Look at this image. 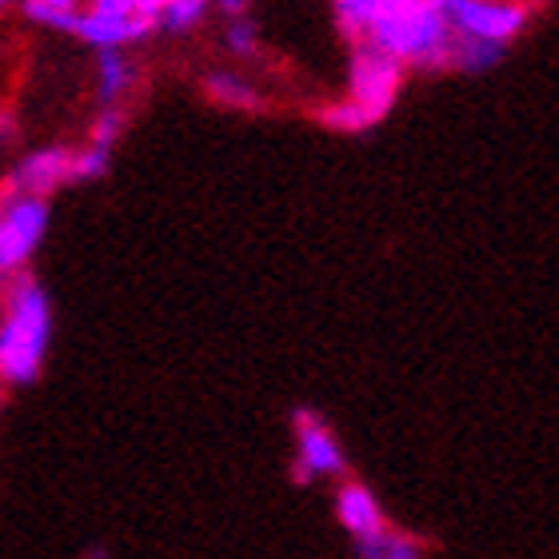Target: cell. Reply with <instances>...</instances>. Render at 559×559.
Listing matches in <instances>:
<instances>
[{
  "mask_svg": "<svg viewBox=\"0 0 559 559\" xmlns=\"http://www.w3.org/2000/svg\"><path fill=\"white\" fill-rule=\"evenodd\" d=\"M224 12H228V24H224V48L233 52V57H257L260 52V24L248 16V4H240V0H228L224 4Z\"/></svg>",
  "mask_w": 559,
  "mask_h": 559,
  "instance_id": "cell-13",
  "label": "cell"
},
{
  "mask_svg": "<svg viewBox=\"0 0 559 559\" xmlns=\"http://www.w3.org/2000/svg\"><path fill=\"white\" fill-rule=\"evenodd\" d=\"M356 559H424V548H419L408 532L380 527L376 536L356 539Z\"/></svg>",
  "mask_w": 559,
  "mask_h": 559,
  "instance_id": "cell-12",
  "label": "cell"
},
{
  "mask_svg": "<svg viewBox=\"0 0 559 559\" xmlns=\"http://www.w3.org/2000/svg\"><path fill=\"white\" fill-rule=\"evenodd\" d=\"M0 9H4V0H0Z\"/></svg>",
  "mask_w": 559,
  "mask_h": 559,
  "instance_id": "cell-23",
  "label": "cell"
},
{
  "mask_svg": "<svg viewBox=\"0 0 559 559\" xmlns=\"http://www.w3.org/2000/svg\"><path fill=\"white\" fill-rule=\"evenodd\" d=\"M204 16H209V4H204V0H160L156 28H168V33H192Z\"/></svg>",
  "mask_w": 559,
  "mask_h": 559,
  "instance_id": "cell-16",
  "label": "cell"
},
{
  "mask_svg": "<svg viewBox=\"0 0 559 559\" xmlns=\"http://www.w3.org/2000/svg\"><path fill=\"white\" fill-rule=\"evenodd\" d=\"M360 45L384 52L404 69H455V33L440 0H376L372 24Z\"/></svg>",
  "mask_w": 559,
  "mask_h": 559,
  "instance_id": "cell-1",
  "label": "cell"
},
{
  "mask_svg": "<svg viewBox=\"0 0 559 559\" xmlns=\"http://www.w3.org/2000/svg\"><path fill=\"white\" fill-rule=\"evenodd\" d=\"M156 16H160V0H96L76 12L69 33L96 52H112V48L124 52L129 45H140L156 33Z\"/></svg>",
  "mask_w": 559,
  "mask_h": 559,
  "instance_id": "cell-3",
  "label": "cell"
},
{
  "mask_svg": "<svg viewBox=\"0 0 559 559\" xmlns=\"http://www.w3.org/2000/svg\"><path fill=\"white\" fill-rule=\"evenodd\" d=\"M129 129V120L120 108H100L93 120V129H88V148H100V152H112L117 148V140L124 136Z\"/></svg>",
  "mask_w": 559,
  "mask_h": 559,
  "instance_id": "cell-19",
  "label": "cell"
},
{
  "mask_svg": "<svg viewBox=\"0 0 559 559\" xmlns=\"http://www.w3.org/2000/svg\"><path fill=\"white\" fill-rule=\"evenodd\" d=\"M64 185H72V148L69 144H45V148H33L9 176L12 192H16V197H33V200H48Z\"/></svg>",
  "mask_w": 559,
  "mask_h": 559,
  "instance_id": "cell-8",
  "label": "cell"
},
{
  "mask_svg": "<svg viewBox=\"0 0 559 559\" xmlns=\"http://www.w3.org/2000/svg\"><path fill=\"white\" fill-rule=\"evenodd\" d=\"M132 84H136V69L124 52H96V100L100 108H117L124 100Z\"/></svg>",
  "mask_w": 559,
  "mask_h": 559,
  "instance_id": "cell-11",
  "label": "cell"
},
{
  "mask_svg": "<svg viewBox=\"0 0 559 559\" xmlns=\"http://www.w3.org/2000/svg\"><path fill=\"white\" fill-rule=\"evenodd\" d=\"M48 340H52V304L48 292L24 272L9 280L0 308V384H33L45 368Z\"/></svg>",
  "mask_w": 559,
  "mask_h": 559,
  "instance_id": "cell-2",
  "label": "cell"
},
{
  "mask_svg": "<svg viewBox=\"0 0 559 559\" xmlns=\"http://www.w3.org/2000/svg\"><path fill=\"white\" fill-rule=\"evenodd\" d=\"M204 96H209L212 105L233 108V112H264L260 88L252 81H245V76H236V72H209L204 76Z\"/></svg>",
  "mask_w": 559,
  "mask_h": 559,
  "instance_id": "cell-10",
  "label": "cell"
},
{
  "mask_svg": "<svg viewBox=\"0 0 559 559\" xmlns=\"http://www.w3.org/2000/svg\"><path fill=\"white\" fill-rule=\"evenodd\" d=\"M0 408H4V396H0Z\"/></svg>",
  "mask_w": 559,
  "mask_h": 559,
  "instance_id": "cell-22",
  "label": "cell"
},
{
  "mask_svg": "<svg viewBox=\"0 0 559 559\" xmlns=\"http://www.w3.org/2000/svg\"><path fill=\"white\" fill-rule=\"evenodd\" d=\"M500 57H503V48L479 45V40H460V36H455V69L460 72H488L500 64Z\"/></svg>",
  "mask_w": 559,
  "mask_h": 559,
  "instance_id": "cell-18",
  "label": "cell"
},
{
  "mask_svg": "<svg viewBox=\"0 0 559 559\" xmlns=\"http://www.w3.org/2000/svg\"><path fill=\"white\" fill-rule=\"evenodd\" d=\"M12 132H16V117H12L9 108H0V144H4Z\"/></svg>",
  "mask_w": 559,
  "mask_h": 559,
  "instance_id": "cell-21",
  "label": "cell"
},
{
  "mask_svg": "<svg viewBox=\"0 0 559 559\" xmlns=\"http://www.w3.org/2000/svg\"><path fill=\"white\" fill-rule=\"evenodd\" d=\"M372 12H376V0H336L332 4L336 33L356 48L364 40V33H368V24H372Z\"/></svg>",
  "mask_w": 559,
  "mask_h": 559,
  "instance_id": "cell-15",
  "label": "cell"
},
{
  "mask_svg": "<svg viewBox=\"0 0 559 559\" xmlns=\"http://www.w3.org/2000/svg\"><path fill=\"white\" fill-rule=\"evenodd\" d=\"M112 168V152H100V148H76L72 152V180H100L108 176Z\"/></svg>",
  "mask_w": 559,
  "mask_h": 559,
  "instance_id": "cell-20",
  "label": "cell"
},
{
  "mask_svg": "<svg viewBox=\"0 0 559 559\" xmlns=\"http://www.w3.org/2000/svg\"><path fill=\"white\" fill-rule=\"evenodd\" d=\"M48 233V200L16 197L4 180L0 188V280L24 276L28 260Z\"/></svg>",
  "mask_w": 559,
  "mask_h": 559,
  "instance_id": "cell-4",
  "label": "cell"
},
{
  "mask_svg": "<svg viewBox=\"0 0 559 559\" xmlns=\"http://www.w3.org/2000/svg\"><path fill=\"white\" fill-rule=\"evenodd\" d=\"M21 12L33 24H45V28H57V33H69L72 21H76V4L72 0H24Z\"/></svg>",
  "mask_w": 559,
  "mask_h": 559,
  "instance_id": "cell-17",
  "label": "cell"
},
{
  "mask_svg": "<svg viewBox=\"0 0 559 559\" xmlns=\"http://www.w3.org/2000/svg\"><path fill=\"white\" fill-rule=\"evenodd\" d=\"M292 436H296V464L292 479L296 484H312V479L340 476L344 472V448H340L336 431L328 428V419L316 408L292 412Z\"/></svg>",
  "mask_w": 559,
  "mask_h": 559,
  "instance_id": "cell-7",
  "label": "cell"
},
{
  "mask_svg": "<svg viewBox=\"0 0 559 559\" xmlns=\"http://www.w3.org/2000/svg\"><path fill=\"white\" fill-rule=\"evenodd\" d=\"M440 9L460 40H479L496 48L524 33L532 16L524 4H508V0H440Z\"/></svg>",
  "mask_w": 559,
  "mask_h": 559,
  "instance_id": "cell-5",
  "label": "cell"
},
{
  "mask_svg": "<svg viewBox=\"0 0 559 559\" xmlns=\"http://www.w3.org/2000/svg\"><path fill=\"white\" fill-rule=\"evenodd\" d=\"M408 69L396 64L392 57L376 52L368 45H356L348 57V100H356L360 108H368L376 120H384L396 108L400 93H404Z\"/></svg>",
  "mask_w": 559,
  "mask_h": 559,
  "instance_id": "cell-6",
  "label": "cell"
},
{
  "mask_svg": "<svg viewBox=\"0 0 559 559\" xmlns=\"http://www.w3.org/2000/svg\"><path fill=\"white\" fill-rule=\"evenodd\" d=\"M336 520L352 539L376 536L380 527H388L384 508H380V500H376V491L368 488V484H360V479H344V484H340Z\"/></svg>",
  "mask_w": 559,
  "mask_h": 559,
  "instance_id": "cell-9",
  "label": "cell"
},
{
  "mask_svg": "<svg viewBox=\"0 0 559 559\" xmlns=\"http://www.w3.org/2000/svg\"><path fill=\"white\" fill-rule=\"evenodd\" d=\"M316 120L324 124V129H332V132H344V136H356V132H368V129H376L380 120L368 112V108H360L356 100H332V105H320V112H316Z\"/></svg>",
  "mask_w": 559,
  "mask_h": 559,
  "instance_id": "cell-14",
  "label": "cell"
}]
</instances>
